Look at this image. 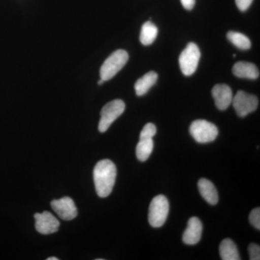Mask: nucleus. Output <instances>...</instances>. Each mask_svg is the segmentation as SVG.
Returning <instances> with one entry per match:
<instances>
[{
	"instance_id": "nucleus-13",
	"label": "nucleus",
	"mask_w": 260,
	"mask_h": 260,
	"mask_svg": "<svg viewBox=\"0 0 260 260\" xmlns=\"http://www.w3.org/2000/svg\"><path fill=\"white\" fill-rule=\"evenodd\" d=\"M198 189L205 201L210 205H215L218 203V194L216 188L211 181L208 179H200L198 181Z\"/></svg>"
},
{
	"instance_id": "nucleus-8",
	"label": "nucleus",
	"mask_w": 260,
	"mask_h": 260,
	"mask_svg": "<svg viewBox=\"0 0 260 260\" xmlns=\"http://www.w3.org/2000/svg\"><path fill=\"white\" fill-rule=\"evenodd\" d=\"M51 206L62 220H71L78 215V210L74 201L68 197L53 200L51 203Z\"/></svg>"
},
{
	"instance_id": "nucleus-1",
	"label": "nucleus",
	"mask_w": 260,
	"mask_h": 260,
	"mask_svg": "<svg viewBox=\"0 0 260 260\" xmlns=\"http://www.w3.org/2000/svg\"><path fill=\"white\" fill-rule=\"evenodd\" d=\"M116 178V167L112 160L104 159L97 162L93 169V180L100 198H107L112 193Z\"/></svg>"
},
{
	"instance_id": "nucleus-6",
	"label": "nucleus",
	"mask_w": 260,
	"mask_h": 260,
	"mask_svg": "<svg viewBox=\"0 0 260 260\" xmlns=\"http://www.w3.org/2000/svg\"><path fill=\"white\" fill-rule=\"evenodd\" d=\"M200 51L194 43H189L179 56V66L183 74L190 76L194 74L199 64Z\"/></svg>"
},
{
	"instance_id": "nucleus-2",
	"label": "nucleus",
	"mask_w": 260,
	"mask_h": 260,
	"mask_svg": "<svg viewBox=\"0 0 260 260\" xmlns=\"http://www.w3.org/2000/svg\"><path fill=\"white\" fill-rule=\"evenodd\" d=\"M128 59L129 55L126 51L119 49L113 52L101 68V79L104 81L112 79L124 68Z\"/></svg>"
},
{
	"instance_id": "nucleus-23",
	"label": "nucleus",
	"mask_w": 260,
	"mask_h": 260,
	"mask_svg": "<svg viewBox=\"0 0 260 260\" xmlns=\"http://www.w3.org/2000/svg\"><path fill=\"white\" fill-rule=\"evenodd\" d=\"M181 3L186 10H191L194 7L195 0H181Z\"/></svg>"
},
{
	"instance_id": "nucleus-7",
	"label": "nucleus",
	"mask_w": 260,
	"mask_h": 260,
	"mask_svg": "<svg viewBox=\"0 0 260 260\" xmlns=\"http://www.w3.org/2000/svg\"><path fill=\"white\" fill-rule=\"evenodd\" d=\"M232 104L237 115L244 117L257 109L259 101L255 95L239 90L233 97Z\"/></svg>"
},
{
	"instance_id": "nucleus-4",
	"label": "nucleus",
	"mask_w": 260,
	"mask_h": 260,
	"mask_svg": "<svg viewBox=\"0 0 260 260\" xmlns=\"http://www.w3.org/2000/svg\"><path fill=\"white\" fill-rule=\"evenodd\" d=\"M125 110V104L120 99H116L106 104L101 112L99 130L105 133L112 125V123L120 116Z\"/></svg>"
},
{
	"instance_id": "nucleus-18",
	"label": "nucleus",
	"mask_w": 260,
	"mask_h": 260,
	"mask_svg": "<svg viewBox=\"0 0 260 260\" xmlns=\"http://www.w3.org/2000/svg\"><path fill=\"white\" fill-rule=\"evenodd\" d=\"M227 38L231 42L239 49L247 50L250 49L251 44L250 39L241 32L229 31L227 34Z\"/></svg>"
},
{
	"instance_id": "nucleus-21",
	"label": "nucleus",
	"mask_w": 260,
	"mask_h": 260,
	"mask_svg": "<svg viewBox=\"0 0 260 260\" xmlns=\"http://www.w3.org/2000/svg\"><path fill=\"white\" fill-rule=\"evenodd\" d=\"M249 259L251 260L260 259V247L258 244H251L248 247Z\"/></svg>"
},
{
	"instance_id": "nucleus-14",
	"label": "nucleus",
	"mask_w": 260,
	"mask_h": 260,
	"mask_svg": "<svg viewBox=\"0 0 260 260\" xmlns=\"http://www.w3.org/2000/svg\"><path fill=\"white\" fill-rule=\"evenodd\" d=\"M158 78V74L155 72L150 71L137 80L135 85L137 95L142 96L148 93V90L156 83Z\"/></svg>"
},
{
	"instance_id": "nucleus-20",
	"label": "nucleus",
	"mask_w": 260,
	"mask_h": 260,
	"mask_svg": "<svg viewBox=\"0 0 260 260\" xmlns=\"http://www.w3.org/2000/svg\"><path fill=\"white\" fill-rule=\"evenodd\" d=\"M249 222L257 230H260V208H256L249 214Z\"/></svg>"
},
{
	"instance_id": "nucleus-19",
	"label": "nucleus",
	"mask_w": 260,
	"mask_h": 260,
	"mask_svg": "<svg viewBox=\"0 0 260 260\" xmlns=\"http://www.w3.org/2000/svg\"><path fill=\"white\" fill-rule=\"evenodd\" d=\"M156 126L152 123H148L145 124L141 133H140V138H153L156 134Z\"/></svg>"
},
{
	"instance_id": "nucleus-11",
	"label": "nucleus",
	"mask_w": 260,
	"mask_h": 260,
	"mask_svg": "<svg viewBox=\"0 0 260 260\" xmlns=\"http://www.w3.org/2000/svg\"><path fill=\"white\" fill-rule=\"evenodd\" d=\"M203 224L199 218L191 217L187 223V228L183 234L182 240L187 245H194L201 239Z\"/></svg>"
},
{
	"instance_id": "nucleus-16",
	"label": "nucleus",
	"mask_w": 260,
	"mask_h": 260,
	"mask_svg": "<svg viewBox=\"0 0 260 260\" xmlns=\"http://www.w3.org/2000/svg\"><path fill=\"white\" fill-rule=\"evenodd\" d=\"M153 138H140L139 143L137 145V158L140 161L148 160L153 150Z\"/></svg>"
},
{
	"instance_id": "nucleus-17",
	"label": "nucleus",
	"mask_w": 260,
	"mask_h": 260,
	"mask_svg": "<svg viewBox=\"0 0 260 260\" xmlns=\"http://www.w3.org/2000/svg\"><path fill=\"white\" fill-rule=\"evenodd\" d=\"M158 28L151 22H146L143 24L140 32V42L145 46L153 44L158 35Z\"/></svg>"
},
{
	"instance_id": "nucleus-12",
	"label": "nucleus",
	"mask_w": 260,
	"mask_h": 260,
	"mask_svg": "<svg viewBox=\"0 0 260 260\" xmlns=\"http://www.w3.org/2000/svg\"><path fill=\"white\" fill-rule=\"evenodd\" d=\"M233 73L240 78L255 80L259 76V71L256 65L246 61H239L234 64Z\"/></svg>"
},
{
	"instance_id": "nucleus-22",
	"label": "nucleus",
	"mask_w": 260,
	"mask_h": 260,
	"mask_svg": "<svg viewBox=\"0 0 260 260\" xmlns=\"http://www.w3.org/2000/svg\"><path fill=\"white\" fill-rule=\"evenodd\" d=\"M252 2L253 0H236V4L241 11L244 12L250 7Z\"/></svg>"
},
{
	"instance_id": "nucleus-9",
	"label": "nucleus",
	"mask_w": 260,
	"mask_h": 260,
	"mask_svg": "<svg viewBox=\"0 0 260 260\" xmlns=\"http://www.w3.org/2000/svg\"><path fill=\"white\" fill-rule=\"evenodd\" d=\"M34 218L36 220V229L40 234L47 235L54 234L59 230L60 225L59 220L49 212L44 211L42 213H36Z\"/></svg>"
},
{
	"instance_id": "nucleus-3",
	"label": "nucleus",
	"mask_w": 260,
	"mask_h": 260,
	"mask_svg": "<svg viewBox=\"0 0 260 260\" xmlns=\"http://www.w3.org/2000/svg\"><path fill=\"white\" fill-rule=\"evenodd\" d=\"M169 213V203L164 195L154 198L149 207L148 221L153 228L162 226Z\"/></svg>"
},
{
	"instance_id": "nucleus-25",
	"label": "nucleus",
	"mask_w": 260,
	"mask_h": 260,
	"mask_svg": "<svg viewBox=\"0 0 260 260\" xmlns=\"http://www.w3.org/2000/svg\"><path fill=\"white\" fill-rule=\"evenodd\" d=\"M104 82H105V81H104V80H103L102 79H101L99 81V85H102V84L104 83Z\"/></svg>"
},
{
	"instance_id": "nucleus-24",
	"label": "nucleus",
	"mask_w": 260,
	"mask_h": 260,
	"mask_svg": "<svg viewBox=\"0 0 260 260\" xmlns=\"http://www.w3.org/2000/svg\"><path fill=\"white\" fill-rule=\"evenodd\" d=\"M47 260H59V259L55 256H51V257L47 258Z\"/></svg>"
},
{
	"instance_id": "nucleus-5",
	"label": "nucleus",
	"mask_w": 260,
	"mask_h": 260,
	"mask_svg": "<svg viewBox=\"0 0 260 260\" xmlns=\"http://www.w3.org/2000/svg\"><path fill=\"white\" fill-rule=\"evenodd\" d=\"M189 133L198 143H208L216 139L218 129L213 123L200 119L191 123Z\"/></svg>"
},
{
	"instance_id": "nucleus-10",
	"label": "nucleus",
	"mask_w": 260,
	"mask_h": 260,
	"mask_svg": "<svg viewBox=\"0 0 260 260\" xmlns=\"http://www.w3.org/2000/svg\"><path fill=\"white\" fill-rule=\"evenodd\" d=\"M212 95L215 101V106L219 110H225L232 103V89L225 84H218L215 85L212 90Z\"/></svg>"
},
{
	"instance_id": "nucleus-15",
	"label": "nucleus",
	"mask_w": 260,
	"mask_h": 260,
	"mask_svg": "<svg viewBox=\"0 0 260 260\" xmlns=\"http://www.w3.org/2000/svg\"><path fill=\"white\" fill-rule=\"evenodd\" d=\"M219 251L220 257L223 260L241 259L237 246L232 239H225L222 241L219 247Z\"/></svg>"
}]
</instances>
